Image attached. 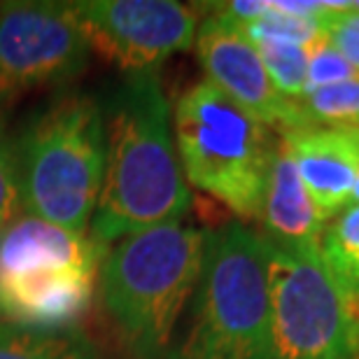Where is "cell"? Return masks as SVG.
Masks as SVG:
<instances>
[{"label":"cell","mask_w":359,"mask_h":359,"mask_svg":"<svg viewBox=\"0 0 359 359\" xmlns=\"http://www.w3.org/2000/svg\"><path fill=\"white\" fill-rule=\"evenodd\" d=\"M320 259L336 283L359 299V203H350L327 222Z\"/></svg>","instance_id":"9a60e30c"},{"label":"cell","mask_w":359,"mask_h":359,"mask_svg":"<svg viewBox=\"0 0 359 359\" xmlns=\"http://www.w3.org/2000/svg\"><path fill=\"white\" fill-rule=\"evenodd\" d=\"M259 222L264 229L262 238L271 248L297 255L320 252V238L325 233L329 217L320 210L311 191L306 189L283 142L269 170Z\"/></svg>","instance_id":"7c38bea8"},{"label":"cell","mask_w":359,"mask_h":359,"mask_svg":"<svg viewBox=\"0 0 359 359\" xmlns=\"http://www.w3.org/2000/svg\"><path fill=\"white\" fill-rule=\"evenodd\" d=\"M357 70L343 59V54L329 42V38L320 28L318 35L308 42V91L357 80Z\"/></svg>","instance_id":"e0dca14e"},{"label":"cell","mask_w":359,"mask_h":359,"mask_svg":"<svg viewBox=\"0 0 359 359\" xmlns=\"http://www.w3.org/2000/svg\"><path fill=\"white\" fill-rule=\"evenodd\" d=\"M105 166L89 231L98 245L170 222L191 208L173 135L170 103L156 73L124 75L100 103Z\"/></svg>","instance_id":"6da1fadb"},{"label":"cell","mask_w":359,"mask_h":359,"mask_svg":"<svg viewBox=\"0 0 359 359\" xmlns=\"http://www.w3.org/2000/svg\"><path fill=\"white\" fill-rule=\"evenodd\" d=\"M105 248L33 215L0 231V322L75 329L91 308Z\"/></svg>","instance_id":"5b68a950"},{"label":"cell","mask_w":359,"mask_h":359,"mask_svg":"<svg viewBox=\"0 0 359 359\" xmlns=\"http://www.w3.org/2000/svg\"><path fill=\"white\" fill-rule=\"evenodd\" d=\"M205 231L170 222L114 241L98 269L100 306L131 359H166L203 264Z\"/></svg>","instance_id":"7a4b0ae2"},{"label":"cell","mask_w":359,"mask_h":359,"mask_svg":"<svg viewBox=\"0 0 359 359\" xmlns=\"http://www.w3.org/2000/svg\"><path fill=\"white\" fill-rule=\"evenodd\" d=\"M266 68L276 89L285 98L301 103L308 93V45L306 42L241 26Z\"/></svg>","instance_id":"5bb4252c"},{"label":"cell","mask_w":359,"mask_h":359,"mask_svg":"<svg viewBox=\"0 0 359 359\" xmlns=\"http://www.w3.org/2000/svg\"><path fill=\"white\" fill-rule=\"evenodd\" d=\"M350 203H359V173H357V182H355V189H353V201Z\"/></svg>","instance_id":"ffe728a7"},{"label":"cell","mask_w":359,"mask_h":359,"mask_svg":"<svg viewBox=\"0 0 359 359\" xmlns=\"http://www.w3.org/2000/svg\"><path fill=\"white\" fill-rule=\"evenodd\" d=\"M19 210H21V194H19L14 142L0 128V231L17 217Z\"/></svg>","instance_id":"d6986e66"},{"label":"cell","mask_w":359,"mask_h":359,"mask_svg":"<svg viewBox=\"0 0 359 359\" xmlns=\"http://www.w3.org/2000/svg\"><path fill=\"white\" fill-rule=\"evenodd\" d=\"M301 105L313 126L359 131V77L308 91Z\"/></svg>","instance_id":"2e32d148"},{"label":"cell","mask_w":359,"mask_h":359,"mask_svg":"<svg viewBox=\"0 0 359 359\" xmlns=\"http://www.w3.org/2000/svg\"><path fill=\"white\" fill-rule=\"evenodd\" d=\"M0 359H107L80 327L24 329L0 322Z\"/></svg>","instance_id":"4fadbf2b"},{"label":"cell","mask_w":359,"mask_h":359,"mask_svg":"<svg viewBox=\"0 0 359 359\" xmlns=\"http://www.w3.org/2000/svg\"><path fill=\"white\" fill-rule=\"evenodd\" d=\"M318 26L359 73V12L353 3H329V10L318 19Z\"/></svg>","instance_id":"ac0fdd59"},{"label":"cell","mask_w":359,"mask_h":359,"mask_svg":"<svg viewBox=\"0 0 359 359\" xmlns=\"http://www.w3.org/2000/svg\"><path fill=\"white\" fill-rule=\"evenodd\" d=\"M285 152L329 219L353 201L359 173V131L308 126L280 135Z\"/></svg>","instance_id":"8fae6325"},{"label":"cell","mask_w":359,"mask_h":359,"mask_svg":"<svg viewBox=\"0 0 359 359\" xmlns=\"http://www.w3.org/2000/svg\"><path fill=\"white\" fill-rule=\"evenodd\" d=\"M266 255L271 359H359V299L332 278L320 252L266 243Z\"/></svg>","instance_id":"52a82bcc"},{"label":"cell","mask_w":359,"mask_h":359,"mask_svg":"<svg viewBox=\"0 0 359 359\" xmlns=\"http://www.w3.org/2000/svg\"><path fill=\"white\" fill-rule=\"evenodd\" d=\"M70 5L89 47L126 75L156 73L163 61L196 42V12L173 0H84Z\"/></svg>","instance_id":"9c48e42d"},{"label":"cell","mask_w":359,"mask_h":359,"mask_svg":"<svg viewBox=\"0 0 359 359\" xmlns=\"http://www.w3.org/2000/svg\"><path fill=\"white\" fill-rule=\"evenodd\" d=\"M91 47L70 3H10L0 10V103L75 80Z\"/></svg>","instance_id":"ba28073f"},{"label":"cell","mask_w":359,"mask_h":359,"mask_svg":"<svg viewBox=\"0 0 359 359\" xmlns=\"http://www.w3.org/2000/svg\"><path fill=\"white\" fill-rule=\"evenodd\" d=\"M166 359H271L269 255L241 222L205 231L203 264Z\"/></svg>","instance_id":"3957f363"},{"label":"cell","mask_w":359,"mask_h":359,"mask_svg":"<svg viewBox=\"0 0 359 359\" xmlns=\"http://www.w3.org/2000/svg\"><path fill=\"white\" fill-rule=\"evenodd\" d=\"M14 156L21 212L89 236L105 166L98 100L80 91L49 100L21 131Z\"/></svg>","instance_id":"277c9868"},{"label":"cell","mask_w":359,"mask_h":359,"mask_svg":"<svg viewBox=\"0 0 359 359\" xmlns=\"http://www.w3.org/2000/svg\"><path fill=\"white\" fill-rule=\"evenodd\" d=\"M173 135L184 180L245 219H259L280 140L273 128L210 82L187 89L173 110Z\"/></svg>","instance_id":"8992f818"},{"label":"cell","mask_w":359,"mask_h":359,"mask_svg":"<svg viewBox=\"0 0 359 359\" xmlns=\"http://www.w3.org/2000/svg\"><path fill=\"white\" fill-rule=\"evenodd\" d=\"M194 47L205 80L273 131L283 135L313 126L304 105L276 89L255 45L236 21L212 12L198 24Z\"/></svg>","instance_id":"30bf717a"}]
</instances>
